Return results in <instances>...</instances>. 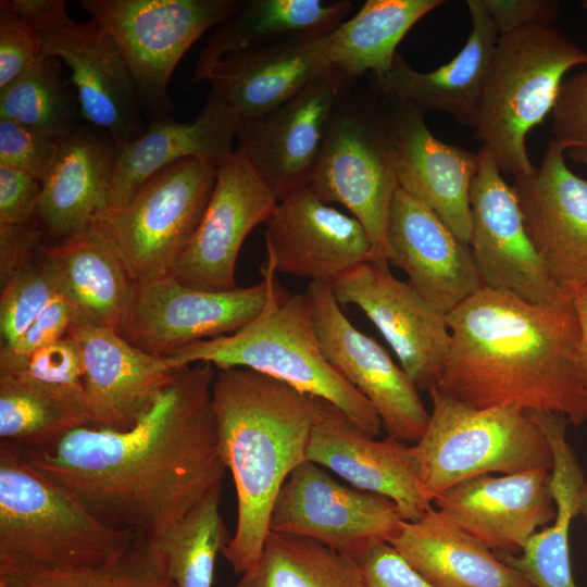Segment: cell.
I'll return each mask as SVG.
<instances>
[{"label": "cell", "instance_id": "cell-1", "mask_svg": "<svg viewBox=\"0 0 587 587\" xmlns=\"http://www.w3.org/2000/svg\"><path fill=\"white\" fill-rule=\"evenodd\" d=\"M215 374L203 362L176 369L128 429L83 426L49 446L17 448L105 525L153 537L222 484L226 465L212 402Z\"/></svg>", "mask_w": 587, "mask_h": 587}, {"label": "cell", "instance_id": "cell-2", "mask_svg": "<svg viewBox=\"0 0 587 587\" xmlns=\"http://www.w3.org/2000/svg\"><path fill=\"white\" fill-rule=\"evenodd\" d=\"M447 323L441 394L476 409L515 405L562 414L574 426L587 421L573 298L536 304L482 287L447 314Z\"/></svg>", "mask_w": 587, "mask_h": 587}, {"label": "cell", "instance_id": "cell-3", "mask_svg": "<svg viewBox=\"0 0 587 587\" xmlns=\"http://www.w3.org/2000/svg\"><path fill=\"white\" fill-rule=\"evenodd\" d=\"M321 399L246 367L216 370L212 402L217 437L237 497V523L222 550L237 574L259 559L274 501L307 460Z\"/></svg>", "mask_w": 587, "mask_h": 587}, {"label": "cell", "instance_id": "cell-4", "mask_svg": "<svg viewBox=\"0 0 587 587\" xmlns=\"http://www.w3.org/2000/svg\"><path fill=\"white\" fill-rule=\"evenodd\" d=\"M165 358L173 369L201 362L216 370L250 369L330 402L370 437L383 428L367 399L325 358L305 292L282 290L236 333L192 342Z\"/></svg>", "mask_w": 587, "mask_h": 587}, {"label": "cell", "instance_id": "cell-5", "mask_svg": "<svg viewBox=\"0 0 587 587\" xmlns=\"http://www.w3.org/2000/svg\"><path fill=\"white\" fill-rule=\"evenodd\" d=\"M136 535L99 521L29 465L16 446L0 442V564L102 566L121 558Z\"/></svg>", "mask_w": 587, "mask_h": 587}, {"label": "cell", "instance_id": "cell-6", "mask_svg": "<svg viewBox=\"0 0 587 587\" xmlns=\"http://www.w3.org/2000/svg\"><path fill=\"white\" fill-rule=\"evenodd\" d=\"M578 65H587V52L554 25L499 36L475 137L501 173L514 180L534 173L526 136L552 113L565 74Z\"/></svg>", "mask_w": 587, "mask_h": 587}, {"label": "cell", "instance_id": "cell-7", "mask_svg": "<svg viewBox=\"0 0 587 587\" xmlns=\"http://www.w3.org/2000/svg\"><path fill=\"white\" fill-rule=\"evenodd\" d=\"M367 88L349 90L337 104L309 184L327 204L348 209L365 228L373 263L389 268L387 226L399 189L396 149L383 95Z\"/></svg>", "mask_w": 587, "mask_h": 587}, {"label": "cell", "instance_id": "cell-8", "mask_svg": "<svg viewBox=\"0 0 587 587\" xmlns=\"http://www.w3.org/2000/svg\"><path fill=\"white\" fill-rule=\"evenodd\" d=\"M428 394L433 411L412 450L432 501L477 476L551 470L550 445L528 411L515 405L476 409L436 387Z\"/></svg>", "mask_w": 587, "mask_h": 587}, {"label": "cell", "instance_id": "cell-9", "mask_svg": "<svg viewBox=\"0 0 587 587\" xmlns=\"http://www.w3.org/2000/svg\"><path fill=\"white\" fill-rule=\"evenodd\" d=\"M216 173L200 158L179 160L147 179L121 210L95 218L135 284L172 273L201 222Z\"/></svg>", "mask_w": 587, "mask_h": 587}, {"label": "cell", "instance_id": "cell-10", "mask_svg": "<svg viewBox=\"0 0 587 587\" xmlns=\"http://www.w3.org/2000/svg\"><path fill=\"white\" fill-rule=\"evenodd\" d=\"M241 0H83L80 7L118 47L148 121L172 116L171 76L201 35Z\"/></svg>", "mask_w": 587, "mask_h": 587}, {"label": "cell", "instance_id": "cell-11", "mask_svg": "<svg viewBox=\"0 0 587 587\" xmlns=\"http://www.w3.org/2000/svg\"><path fill=\"white\" fill-rule=\"evenodd\" d=\"M262 279L249 287L204 290L172 275L136 283L118 334L159 357L196 341L236 333L253 321L283 289L266 264Z\"/></svg>", "mask_w": 587, "mask_h": 587}, {"label": "cell", "instance_id": "cell-12", "mask_svg": "<svg viewBox=\"0 0 587 587\" xmlns=\"http://www.w3.org/2000/svg\"><path fill=\"white\" fill-rule=\"evenodd\" d=\"M402 521L389 498L344 485L305 460L282 486L270 529L312 538L358 560L373 546L390 542Z\"/></svg>", "mask_w": 587, "mask_h": 587}, {"label": "cell", "instance_id": "cell-13", "mask_svg": "<svg viewBox=\"0 0 587 587\" xmlns=\"http://www.w3.org/2000/svg\"><path fill=\"white\" fill-rule=\"evenodd\" d=\"M470 189V249L483 287L536 304H553L566 296L553 280L525 227L514 186H510L485 149Z\"/></svg>", "mask_w": 587, "mask_h": 587}, {"label": "cell", "instance_id": "cell-14", "mask_svg": "<svg viewBox=\"0 0 587 587\" xmlns=\"http://www.w3.org/2000/svg\"><path fill=\"white\" fill-rule=\"evenodd\" d=\"M357 80L332 70L270 111L241 124L236 150L247 158L278 200L309 186L330 117Z\"/></svg>", "mask_w": 587, "mask_h": 587}, {"label": "cell", "instance_id": "cell-15", "mask_svg": "<svg viewBox=\"0 0 587 587\" xmlns=\"http://www.w3.org/2000/svg\"><path fill=\"white\" fill-rule=\"evenodd\" d=\"M305 295L325 358L372 404L387 436L416 444L429 413L409 375L348 320L329 285L310 282Z\"/></svg>", "mask_w": 587, "mask_h": 587}, {"label": "cell", "instance_id": "cell-16", "mask_svg": "<svg viewBox=\"0 0 587 587\" xmlns=\"http://www.w3.org/2000/svg\"><path fill=\"white\" fill-rule=\"evenodd\" d=\"M337 302L357 305L376 326L419 391L437 387L449 355L447 315L389 268L363 263L329 285Z\"/></svg>", "mask_w": 587, "mask_h": 587}, {"label": "cell", "instance_id": "cell-17", "mask_svg": "<svg viewBox=\"0 0 587 587\" xmlns=\"http://www.w3.org/2000/svg\"><path fill=\"white\" fill-rule=\"evenodd\" d=\"M277 202L275 191L235 149L217 166L201 222L170 275L204 290L238 287L235 268L241 246L254 227L267 222Z\"/></svg>", "mask_w": 587, "mask_h": 587}, {"label": "cell", "instance_id": "cell-18", "mask_svg": "<svg viewBox=\"0 0 587 587\" xmlns=\"http://www.w3.org/2000/svg\"><path fill=\"white\" fill-rule=\"evenodd\" d=\"M264 264L330 285L350 270L373 261V246L363 225L304 186L282 197L265 229Z\"/></svg>", "mask_w": 587, "mask_h": 587}, {"label": "cell", "instance_id": "cell-19", "mask_svg": "<svg viewBox=\"0 0 587 587\" xmlns=\"http://www.w3.org/2000/svg\"><path fill=\"white\" fill-rule=\"evenodd\" d=\"M565 151L564 143L551 138L540 165L513 186L537 253L573 298L587 286V179L567 166Z\"/></svg>", "mask_w": 587, "mask_h": 587}, {"label": "cell", "instance_id": "cell-20", "mask_svg": "<svg viewBox=\"0 0 587 587\" xmlns=\"http://www.w3.org/2000/svg\"><path fill=\"white\" fill-rule=\"evenodd\" d=\"M307 460L329 469L357 489L389 498L403 521H419L433 508L412 446L391 436L375 440L324 399Z\"/></svg>", "mask_w": 587, "mask_h": 587}, {"label": "cell", "instance_id": "cell-21", "mask_svg": "<svg viewBox=\"0 0 587 587\" xmlns=\"http://www.w3.org/2000/svg\"><path fill=\"white\" fill-rule=\"evenodd\" d=\"M42 54L59 59L71 72L83 121L107 132L117 148L147 127L132 73L112 37L92 20L72 22L40 36Z\"/></svg>", "mask_w": 587, "mask_h": 587}, {"label": "cell", "instance_id": "cell-22", "mask_svg": "<svg viewBox=\"0 0 587 587\" xmlns=\"http://www.w3.org/2000/svg\"><path fill=\"white\" fill-rule=\"evenodd\" d=\"M67 334L82 358L90 427H133L174 376L165 357L135 347L114 329L75 317Z\"/></svg>", "mask_w": 587, "mask_h": 587}, {"label": "cell", "instance_id": "cell-23", "mask_svg": "<svg viewBox=\"0 0 587 587\" xmlns=\"http://www.w3.org/2000/svg\"><path fill=\"white\" fill-rule=\"evenodd\" d=\"M397 155L399 188L429 208L465 245L472 218L470 189L479 155L439 140L428 129L424 111L384 96Z\"/></svg>", "mask_w": 587, "mask_h": 587}, {"label": "cell", "instance_id": "cell-24", "mask_svg": "<svg viewBox=\"0 0 587 587\" xmlns=\"http://www.w3.org/2000/svg\"><path fill=\"white\" fill-rule=\"evenodd\" d=\"M433 503L499 555L521 553L538 528L555 517L548 469L470 478L442 492Z\"/></svg>", "mask_w": 587, "mask_h": 587}, {"label": "cell", "instance_id": "cell-25", "mask_svg": "<svg viewBox=\"0 0 587 587\" xmlns=\"http://www.w3.org/2000/svg\"><path fill=\"white\" fill-rule=\"evenodd\" d=\"M389 264L430 305L448 314L483 287L470 246L425 204L398 189L387 226Z\"/></svg>", "mask_w": 587, "mask_h": 587}, {"label": "cell", "instance_id": "cell-26", "mask_svg": "<svg viewBox=\"0 0 587 587\" xmlns=\"http://www.w3.org/2000/svg\"><path fill=\"white\" fill-rule=\"evenodd\" d=\"M466 7L471 30L450 62L430 72H420L398 52L384 76L371 75L370 79L386 97L410 102L422 111L445 113L475 129L499 33L483 0H467Z\"/></svg>", "mask_w": 587, "mask_h": 587}, {"label": "cell", "instance_id": "cell-27", "mask_svg": "<svg viewBox=\"0 0 587 587\" xmlns=\"http://www.w3.org/2000/svg\"><path fill=\"white\" fill-rule=\"evenodd\" d=\"M116 158L114 139L85 122L58 142L35 214L46 240L64 241L92 224L103 210Z\"/></svg>", "mask_w": 587, "mask_h": 587}, {"label": "cell", "instance_id": "cell-28", "mask_svg": "<svg viewBox=\"0 0 587 587\" xmlns=\"http://www.w3.org/2000/svg\"><path fill=\"white\" fill-rule=\"evenodd\" d=\"M327 35L288 38L228 54L208 78L210 93L241 124L259 116L334 70Z\"/></svg>", "mask_w": 587, "mask_h": 587}, {"label": "cell", "instance_id": "cell-29", "mask_svg": "<svg viewBox=\"0 0 587 587\" xmlns=\"http://www.w3.org/2000/svg\"><path fill=\"white\" fill-rule=\"evenodd\" d=\"M240 126L211 93L192 123H178L173 116L148 121L138 138L117 148L113 178L99 214L121 210L147 179L179 160L195 157L218 166L234 152L233 140Z\"/></svg>", "mask_w": 587, "mask_h": 587}, {"label": "cell", "instance_id": "cell-30", "mask_svg": "<svg viewBox=\"0 0 587 587\" xmlns=\"http://www.w3.org/2000/svg\"><path fill=\"white\" fill-rule=\"evenodd\" d=\"M389 544L436 587H533L434 507L419 521H402Z\"/></svg>", "mask_w": 587, "mask_h": 587}, {"label": "cell", "instance_id": "cell-31", "mask_svg": "<svg viewBox=\"0 0 587 587\" xmlns=\"http://www.w3.org/2000/svg\"><path fill=\"white\" fill-rule=\"evenodd\" d=\"M41 250L76 317L118 332L135 283L100 227L92 222L83 233L46 242Z\"/></svg>", "mask_w": 587, "mask_h": 587}, {"label": "cell", "instance_id": "cell-32", "mask_svg": "<svg viewBox=\"0 0 587 587\" xmlns=\"http://www.w3.org/2000/svg\"><path fill=\"white\" fill-rule=\"evenodd\" d=\"M545 434L552 453L551 489L555 505L553 523L536 532L516 555L497 554L533 587H577L571 561L569 534L578 514L585 476L567 441V419L559 413L530 412Z\"/></svg>", "mask_w": 587, "mask_h": 587}, {"label": "cell", "instance_id": "cell-33", "mask_svg": "<svg viewBox=\"0 0 587 587\" xmlns=\"http://www.w3.org/2000/svg\"><path fill=\"white\" fill-rule=\"evenodd\" d=\"M349 0H241L200 52L192 83L208 80L226 55L295 37L323 36L352 10Z\"/></svg>", "mask_w": 587, "mask_h": 587}, {"label": "cell", "instance_id": "cell-34", "mask_svg": "<svg viewBox=\"0 0 587 587\" xmlns=\"http://www.w3.org/2000/svg\"><path fill=\"white\" fill-rule=\"evenodd\" d=\"M444 0H367L349 20L327 35L332 67L359 79L379 78L391 67L397 47L408 32Z\"/></svg>", "mask_w": 587, "mask_h": 587}, {"label": "cell", "instance_id": "cell-35", "mask_svg": "<svg viewBox=\"0 0 587 587\" xmlns=\"http://www.w3.org/2000/svg\"><path fill=\"white\" fill-rule=\"evenodd\" d=\"M83 426H90L83 388L55 386L0 371L1 441L21 449H38Z\"/></svg>", "mask_w": 587, "mask_h": 587}, {"label": "cell", "instance_id": "cell-36", "mask_svg": "<svg viewBox=\"0 0 587 587\" xmlns=\"http://www.w3.org/2000/svg\"><path fill=\"white\" fill-rule=\"evenodd\" d=\"M235 587H365L357 559L304 536L268 530Z\"/></svg>", "mask_w": 587, "mask_h": 587}, {"label": "cell", "instance_id": "cell-37", "mask_svg": "<svg viewBox=\"0 0 587 587\" xmlns=\"http://www.w3.org/2000/svg\"><path fill=\"white\" fill-rule=\"evenodd\" d=\"M222 484L182 520L150 537L173 587H212L217 554L229 541L220 512Z\"/></svg>", "mask_w": 587, "mask_h": 587}, {"label": "cell", "instance_id": "cell-38", "mask_svg": "<svg viewBox=\"0 0 587 587\" xmlns=\"http://www.w3.org/2000/svg\"><path fill=\"white\" fill-rule=\"evenodd\" d=\"M62 62L40 55L0 90V118L33 126L55 142L84 121L74 88L62 76Z\"/></svg>", "mask_w": 587, "mask_h": 587}, {"label": "cell", "instance_id": "cell-39", "mask_svg": "<svg viewBox=\"0 0 587 587\" xmlns=\"http://www.w3.org/2000/svg\"><path fill=\"white\" fill-rule=\"evenodd\" d=\"M0 587H173L149 536L137 533L114 562L86 569L0 564Z\"/></svg>", "mask_w": 587, "mask_h": 587}, {"label": "cell", "instance_id": "cell-40", "mask_svg": "<svg viewBox=\"0 0 587 587\" xmlns=\"http://www.w3.org/2000/svg\"><path fill=\"white\" fill-rule=\"evenodd\" d=\"M42 246L1 284V347H12L51 299L60 294Z\"/></svg>", "mask_w": 587, "mask_h": 587}, {"label": "cell", "instance_id": "cell-41", "mask_svg": "<svg viewBox=\"0 0 587 587\" xmlns=\"http://www.w3.org/2000/svg\"><path fill=\"white\" fill-rule=\"evenodd\" d=\"M0 371L21 374L55 386L83 388L80 353L68 334L28 357H16L1 349Z\"/></svg>", "mask_w": 587, "mask_h": 587}, {"label": "cell", "instance_id": "cell-42", "mask_svg": "<svg viewBox=\"0 0 587 587\" xmlns=\"http://www.w3.org/2000/svg\"><path fill=\"white\" fill-rule=\"evenodd\" d=\"M58 142L41 130L11 118H0V165L39 180L47 175Z\"/></svg>", "mask_w": 587, "mask_h": 587}, {"label": "cell", "instance_id": "cell-43", "mask_svg": "<svg viewBox=\"0 0 587 587\" xmlns=\"http://www.w3.org/2000/svg\"><path fill=\"white\" fill-rule=\"evenodd\" d=\"M40 55V35L0 2V90Z\"/></svg>", "mask_w": 587, "mask_h": 587}, {"label": "cell", "instance_id": "cell-44", "mask_svg": "<svg viewBox=\"0 0 587 587\" xmlns=\"http://www.w3.org/2000/svg\"><path fill=\"white\" fill-rule=\"evenodd\" d=\"M552 134L566 150L587 142V65L563 80L552 110Z\"/></svg>", "mask_w": 587, "mask_h": 587}, {"label": "cell", "instance_id": "cell-45", "mask_svg": "<svg viewBox=\"0 0 587 587\" xmlns=\"http://www.w3.org/2000/svg\"><path fill=\"white\" fill-rule=\"evenodd\" d=\"M365 587H436L389 544L380 542L358 559Z\"/></svg>", "mask_w": 587, "mask_h": 587}, {"label": "cell", "instance_id": "cell-46", "mask_svg": "<svg viewBox=\"0 0 587 587\" xmlns=\"http://www.w3.org/2000/svg\"><path fill=\"white\" fill-rule=\"evenodd\" d=\"M41 180L0 165V227L23 226L35 218Z\"/></svg>", "mask_w": 587, "mask_h": 587}, {"label": "cell", "instance_id": "cell-47", "mask_svg": "<svg viewBox=\"0 0 587 587\" xmlns=\"http://www.w3.org/2000/svg\"><path fill=\"white\" fill-rule=\"evenodd\" d=\"M75 317L76 313L72 304L59 294L51 299L12 347H1V349L16 357H28L67 335Z\"/></svg>", "mask_w": 587, "mask_h": 587}, {"label": "cell", "instance_id": "cell-48", "mask_svg": "<svg viewBox=\"0 0 587 587\" xmlns=\"http://www.w3.org/2000/svg\"><path fill=\"white\" fill-rule=\"evenodd\" d=\"M500 35L519 29L554 25L560 4L553 0H483Z\"/></svg>", "mask_w": 587, "mask_h": 587}, {"label": "cell", "instance_id": "cell-49", "mask_svg": "<svg viewBox=\"0 0 587 587\" xmlns=\"http://www.w3.org/2000/svg\"><path fill=\"white\" fill-rule=\"evenodd\" d=\"M12 13L40 36L61 29L73 21L63 0H1Z\"/></svg>", "mask_w": 587, "mask_h": 587}, {"label": "cell", "instance_id": "cell-50", "mask_svg": "<svg viewBox=\"0 0 587 587\" xmlns=\"http://www.w3.org/2000/svg\"><path fill=\"white\" fill-rule=\"evenodd\" d=\"M573 301L580 334L577 349V370L582 383L587 389V286L580 287L574 292Z\"/></svg>", "mask_w": 587, "mask_h": 587}, {"label": "cell", "instance_id": "cell-51", "mask_svg": "<svg viewBox=\"0 0 587 587\" xmlns=\"http://www.w3.org/2000/svg\"><path fill=\"white\" fill-rule=\"evenodd\" d=\"M565 154L573 161L587 166V142L570 147L565 151Z\"/></svg>", "mask_w": 587, "mask_h": 587}, {"label": "cell", "instance_id": "cell-52", "mask_svg": "<svg viewBox=\"0 0 587 587\" xmlns=\"http://www.w3.org/2000/svg\"><path fill=\"white\" fill-rule=\"evenodd\" d=\"M578 513H580L587 522V483H585L579 494Z\"/></svg>", "mask_w": 587, "mask_h": 587}, {"label": "cell", "instance_id": "cell-53", "mask_svg": "<svg viewBox=\"0 0 587 587\" xmlns=\"http://www.w3.org/2000/svg\"><path fill=\"white\" fill-rule=\"evenodd\" d=\"M580 5H582V8L587 10V0L582 1Z\"/></svg>", "mask_w": 587, "mask_h": 587}]
</instances>
